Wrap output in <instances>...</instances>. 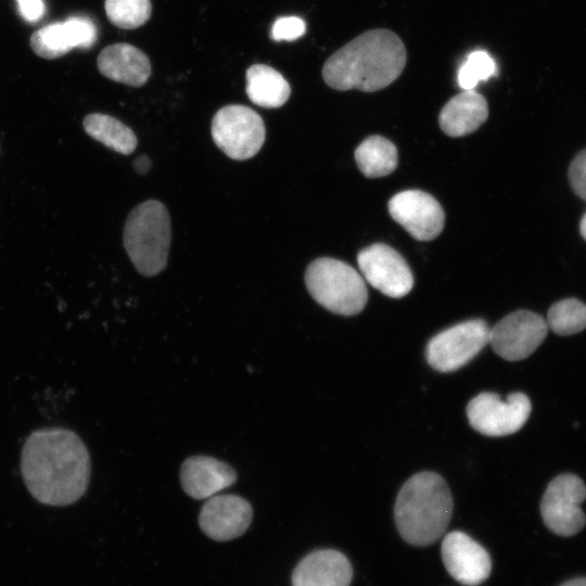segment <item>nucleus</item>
I'll list each match as a JSON object with an SVG mask.
<instances>
[{"label":"nucleus","mask_w":586,"mask_h":586,"mask_svg":"<svg viewBox=\"0 0 586 586\" xmlns=\"http://www.w3.org/2000/svg\"><path fill=\"white\" fill-rule=\"evenodd\" d=\"M531 410L528 397L521 392L509 394L506 400L495 393L484 392L469 402L467 416L477 432L487 436H506L524 425Z\"/></svg>","instance_id":"nucleus-9"},{"label":"nucleus","mask_w":586,"mask_h":586,"mask_svg":"<svg viewBox=\"0 0 586 586\" xmlns=\"http://www.w3.org/2000/svg\"><path fill=\"white\" fill-rule=\"evenodd\" d=\"M489 328L482 319L457 323L426 345V360L440 372H451L468 364L488 343Z\"/></svg>","instance_id":"nucleus-7"},{"label":"nucleus","mask_w":586,"mask_h":586,"mask_svg":"<svg viewBox=\"0 0 586 586\" xmlns=\"http://www.w3.org/2000/svg\"><path fill=\"white\" fill-rule=\"evenodd\" d=\"M548 328L558 335H572L586 329V304L569 297L553 303L547 314Z\"/></svg>","instance_id":"nucleus-22"},{"label":"nucleus","mask_w":586,"mask_h":586,"mask_svg":"<svg viewBox=\"0 0 586 586\" xmlns=\"http://www.w3.org/2000/svg\"><path fill=\"white\" fill-rule=\"evenodd\" d=\"M547 321L538 314L515 310L489 329L488 343L501 358L518 361L531 356L548 333Z\"/></svg>","instance_id":"nucleus-10"},{"label":"nucleus","mask_w":586,"mask_h":586,"mask_svg":"<svg viewBox=\"0 0 586 586\" xmlns=\"http://www.w3.org/2000/svg\"><path fill=\"white\" fill-rule=\"evenodd\" d=\"M497 74L494 59L484 50L471 52L458 72V84L463 90H474L484 80Z\"/></svg>","instance_id":"nucleus-25"},{"label":"nucleus","mask_w":586,"mask_h":586,"mask_svg":"<svg viewBox=\"0 0 586 586\" xmlns=\"http://www.w3.org/2000/svg\"><path fill=\"white\" fill-rule=\"evenodd\" d=\"M367 282L386 296L399 298L413 286V276L405 258L386 244H372L357 256Z\"/></svg>","instance_id":"nucleus-11"},{"label":"nucleus","mask_w":586,"mask_h":586,"mask_svg":"<svg viewBox=\"0 0 586 586\" xmlns=\"http://www.w3.org/2000/svg\"><path fill=\"white\" fill-rule=\"evenodd\" d=\"M586 499V486L575 474L563 473L550 481L540 501L545 525L559 536H573L586 523L581 504Z\"/></svg>","instance_id":"nucleus-8"},{"label":"nucleus","mask_w":586,"mask_h":586,"mask_svg":"<svg viewBox=\"0 0 586 586\" xmlns=\"http://www.w3.org/2000/svg\"><path fill=\"white\" fill-rule=\"evenodd\" d=\"M75 48L89 49L98 38L95 23L85 15H72L65 20Z\"/></svg>","instance_id":"nucleus-26"},{"label":"nucleus","mask_w":586,"mask_h":586,"mask_svg":"<svg viewBox=\"0 0 586 586\" xmlns=\"http://www.w3.org/2000/svg\"><path fill=\"white\" fill-rule=\"evenodd\" d=\"M151 167V161L146 155H141L133 161V168L138 174H145Z\"/></svg>","instance_id":"nucleus-30"},{"label":"nucleus","mask_w":586,"mask_h":586,"mask_svg":"<svg viewBox=\"0 0 586 586\" xmlns=\"http://www.w3.org/2000/svg\"><path fill=\"white\" fill-rule=\"evenodd\" d=\"M561 586H586V577H578L563 583Z\"/></svg>","instance_id":"nucleus-31"},{"label":"nucleus","mask_w":586,"mask_h":586,"mask_svg":"<svg viewBox=\"0 0 586 586\" xmlns=\"http://www.w3.org/2000/svg\"><path fill=\"white\" fill-rule=\"evenodd\" d=\"M353 569L337 550L320 549L304 557L292 574V586H348Z\"/></svg>","instance_id":"nucleus-15"},{"label":"nucleus","mask_w":586,"mask_h":586,"mask_svg":"<svg viewBox=\"0 0 586 586\" xmlns=\"http://www.w3.org/2000/svg\"><path fill=\"white\" fill-rule=\"evenodd\" d=\"M306 31V24L298 16H281L276 20L271 27L270 37L276 41H293L302 37Z\"/></svg>","instance_id":"nucleus-27"},{"label":"nucleus","mask_w":586,"mask_h":586,"mask_svg":"<svg viewBox=\"0 0 586 586\" xmlns=\"http://www.w3.org/2000/svg\"><path fill=\"white\" fill-rule=\"evenodd\" d=\"M104 8L109 21L123 29L142 26L152 13L150 0H105Z\"/></svg>","instance_id":"nucleus-24"},{"label":"nucleus","mask_w":586,"mask_h":586,"mask_svg":"<svg viewBox=\"0 0 586 586\" xmlns=\"http://www.w3.org/2000/svg\"><path fill=\"white\" fill-rule=\"evenodd\" d=\"M211 132L215 144L230 158L243 161L263 146L266 129L262 117L245 105L231 104L214 115Z\"/></svg>","instance_id":"nucleus-6"},{"label":"nucleus","mask_w":586,"mask_h":586,"mask_svg":"<svg viewBox=\"0 0 586 586\" xmlns=\"http://www.w3.org/2000/svg\"><path fill=\"white\" fill-rule=\"evenodd\" d=\"M392 218L419 241L435 239L443 230L445 214L441 204L429 193L406 190L388 202Z\"/></svg>","instance_id":"nucleus-12"},{"label":"nucleus","mask_w":586,"mask_h":586,"mask_svg":"<svg viewBox=\"0 0 586 586\" xmlns=\"http://www.w3.org/2000/svg\"><path fill=\"white\" fill-rule=\"evenodd\" d=\"M305 283L311 297L334 314L356 315L368 301L364 278L339 259L321 257L311 262L305 271Z\"/></svg>","instance_id":"nucleus-5"},{"label":"nucleus","mask_w":586,"mask_h":586,"mask_svg":"<svg viewBox=\"0 0 586 586\" xmlns=\"http://www.w3.org/2000/svg\"><path fill=\"white\" fill-rule=\"evenodd\" d=\"M20 16L27 23L39 22L46 14L43 0H15Z\"/></svg>","instance_id":"nucleus-29"},{"label":"nucleus","mask_w":586,"mask_h":586,"mask_svg":"<svg viewBox=\"0 0 586 586\" xmlns=\"http://www.w3.org/2000/svg\"><path fill=\"white\" fill-rule=\"evenodd\" d=\"M22 474L31 495L40 502L66 506L87 489L90 458L82 441L72 431L38 430L26 440Z\"/></svg>","instance_id":"nucleus-1"},{"label":"nucleus","mask_w":586,"mask_h":586,"mask_svg":"<svg viewBox=\"0 0 586 586\" xmlns=\"http://www.w3.org/2000/svg\"><path fill=\"white\" fill-rule=\"evenodd\" d=\"M569 181L575 194L586 201V149L572 161L569 167Z\"/></svg>","instance_id":"nucleus-28"},{"label":"nucleus","mask_w":586,"mask_h":586,"mask_svg":"<svg viewBox=\"0 0 586 586\" xmlns=\"http://www.w3.org/2000/svg\"><path fill=\"white\" fill-rule=\"evenodd\" d=\"M442 559L450 576L468 586L486 581L492 570L488 552L460 531L450 532L444 537Z\"/></svg>","instance_id":"nucleus-13"},{"label":"nucleus","mask_w":586,"mask_h":586,"mask_svg":"<svg viewBox=\"0 0 586 586\" xmlns=\"http://www.w3.org/2000/svg\"><path fill=\"white\" fill-rule=\"evenodd\" d=\"M453 513V498L445 480L434 472H420L402 486L394 519L400 536L415 546H428L445 532Z\"/></svg>","instance_id":"nucleus-3"},{"label":"nucleus","mask_w":586,"mask_h":586,"mask_svg":"<svg viewBox=\"0 0 586 586\" xmlns=\"http://www.w3.org/2000/svg\"><path fill=\"white\" fill-rule=\"evenodd\" d=\"M407 60L402 39L388 29L365 31L335 51L322 67L332 89L381 90L402 74Z\"/></svg>","instance_id":"nucleus-2"},{"label":"nucleus","mask_w":586,"mask_h":586,"mask_svg":"<svg viewBox=\"0 0 586 586\" xmlns=\"http://www.w3.org/2000/svg\"><path fill=\"white\" fill-rule=\"evenodd\" d=\"M125 250L143 276L160 273L167 265L171 240L170 217L163 203L148 200L128 215L123 233Z\"/></svg>","instance_id":"nucleus-4"},{"label":"nucleus","mask_w":586,"mask_h":586,"mask_svg":"<svg viewBox=\"0 0 586 586\" xmlns=\"http://www.w3.org/2000/svg\"><path fill=\"white\" fill-rule=\"evenodd\" d=\"M235 481L232 467L208 456L190 457L180 470L181 486L194 499L209 498Z\"/></svg>","instance_id":"nucleus-16"},{"label":"nucleus","mask_w":586,"mask_h":586,"mask_svg":"<svg viewBox=\"0 0 586 586\" xmlns=\"http://www.w3.org/2000/svg\"><path fill=\"white\" fill-rule=\"evenodd\" d=\"M355 160L360 171L368 178L386 176L397 167V149L381 136L365 139L355 150Z\"/></svg>","instance_id":"nucleus-20"},{"label":"nucleus","mask_w":586,"mask_h":586,"mask_svg":"<svg viewBox=\"0 0 586 586\" xmlns=\"http://www.w3.org/2000/svg\"><path fill=\"white\" fill-rule=\"evenodd\" d=\"M487 117L485 98L474 90H464L444 105L438 124L447 136L462 137L475 131Z\"/></svg>","instance_id":"nucleus-18"},{"label":"nucleus","mask_w":586,"mask_h":586,"mask_svg":"<svg viewBox=\"0 0 586 586\" xmlns=\"http://www.w3.org/2000/svg\"><path fill=\"white\" fill-rule=\"evenodd\" d=\"M579 231L582 237L586 240V213L583 215L579 222Z\"/></svg>","instance_id":"nucleus-32"},{"label":"nucleus","mask_w":586,"mask_h":586,"mask_svg":"<svg viewBox=\"0 0 586 586\" xmlns=\"http://www.w3.org/2000/svg\"><path fill=\"white\" fill-rule=\"evenodd\" d=\"M252 518V507L244 498L231 494L214 495L203 505L199 525L209 538L226 542L241 536Z\"/></svg>","instance_id":"nucleus-14"},{"label":"nucleus","mask_w":586,"mask_h":586,"mask_svg":"<svg viewBox=\"0 0 586 586\" xmlns=\"http://www.w3.org/2000/svg\"><path fill=\"white\" fill-rule=\"evenodd\" d=\"M84 128L90 137L117 153L129 155L137 148L133 131L110 115L89 114L84 119Z\"/></svg>","instance_id":"nucleus-21"},{"label":"nucleus","mask_w":586,"mask_h":586,"mask_svg":"<svg viewBox=\"0 0 586 586\" xmlns=\"http://www.w3.org/2000/svg\"><path fill=\"white\" fill-rule=\"evenodd\" d=\"M98 68L106 78L133 87L144 85L151 75L149 58L124 42L105 47L98 56Z\"/></svg>","instance_id":"nucleus-17"},{"label":"nucleus","mask_w":586,"mask_h":586,"mask_svg":"<svg viewBox=\"0 0 586 586\" xmlns=\"http://www.w3.org/2000/svg\"><path fill=\"white\" fill-rule=\"evenodd\" d=\"M245 92L256 105L265 109L282 106L289 99L291 87L275 68L265 64H254L246 71Z\"/></svg>","instance_id":"nucleus-19"},{"label":"nucleus","mask_w":586,"mask_h":586,"mask_svg":"<svg viewBox=\"0 0 586 586\" xmlns=\"http://www.w3.org/2000/svg\"><path fill=\"white\" fill-rule=\"evenodd\" d=\"M30 47L47 60L58 59L75 48L65 22L51 23L36 30L30 37Z\"/></svg>","instance_id":"nucleus-23"}]
</instances>
